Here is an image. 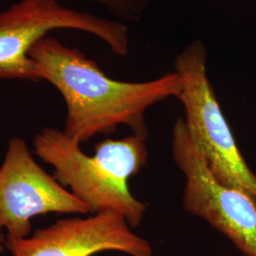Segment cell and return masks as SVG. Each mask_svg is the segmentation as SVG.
Instances as JSON below:
<instances>
[{
	"label": "cell",
	"mask_w": 256,
	"mask_h": 256,
	"mask_svg": "<svg viewBox=\"0 0 256 256\" xmlns=\"http://www.w3.org/2000/svg\"><path fill=\"white\" fill-rule=\"evenodd\" d=\"M50 212L90 210L37 164L23 140L12 138L0 167V234L6 229L7 239L28 238L30 220Z\"/></svg>",
	"instance_id": "obj_6"
},
{
	"label": "cell",
	"mask_w": 256,
	"mask_h": 256,
	"mask_svg": "<svg viewBox=\"0 0 256 256\" xmlns=\"http://www.w3.org/2000/svg\"><path fill=\"white\" fill-rule=\"evenodd\" d=\"M106 7L115 16L124 21L138 22L146 10L149 0H84Z\"/></svg>",
	"instance_id": "obj_8"
},
{
	"label": "cell",
	"mask_w": 256,
	"mask_h": 256,
	"mask_svg": "<svg viewBox=\"0 0 256 256\" xmlns=\"http://www.w3.org/2000/svg\"><path fill=\"white\" fill-rule=\"evenodd\" d=\"M174 68L182 84L178 99L184 108V122L210 173L256 203V174L241 154L212 88L206 46L194 40L178 55Z\"/></svg>",
	"instance_id": "obj_3"
},
{
	"label": "cell",
	"mask_w": 256,
	"mask_h": 256,
	"mask_svg": "<svg viewBox=\"0 0 256 256\" xmlns=\"http://www.w3.org/2000/svg\"><path fill=\"white\" fill-rule=\"evenodd\" d=\"M12 256H92L116 250L131 256H152L150 243L134 234L126 218L115 212L57 220L30 238L6 239Z\"/></svg>",
	"instance_id": "obj_7"
},
{
	"label": "cell",
	"mask_w": 256,
	"mask_h": 256,
	"mask_svg": "<svg viewBox=\"0 0 256 256\" xmlns=\"http://www.w3.org/2000/svg\"><path fill=\"white\" fill-rule=\"evenodd\" d=\"M41 80L58 90L66 106L64 134L81 144L97 134H110L120 124L147 138L146 112L171 97H178L182 79L176 72L148 82L113 80L81 50L45 37L30 50Z\"/></svg>",
	"instance_id": "obj_1"
},
{
	"label": "cell",
	"mask_w": 256,
	"mask_h": 256,
	"mask_svg": "<svg viewBox=\"0 0 256 256\" xmlns=\"http://www.w3.org/2000/svg\"><path fill=\"white\" fill-rule=\"evenodd\" d=\"M5 238L4 236H2V234H0V252L3 250V248H4V244H5Z\"/></svg>",
	"instance_id": "obj_9"
},
{
	"label": "cell",
	"mask_w": 256,
	"mask_h": 256,
	"mask_svg": "<svg viewBox=\"0 0 256 256\" xmlns=\"http://www.w3.org/2000/svg\"><path fill=\"white\" fill-rule=\"evenodd\" d=\"M146 137L133 134L120 140H104L92 156L64 131L46 128L34 138L36 153L54 167V178L68 186L90 212H115L137 227L146 210L128 188V180L146 164Z\"/></svg>",
	"instance_id": "obj_2"
},
{
	"label": "cell",
	"mask_w": 256,
	"mask_h": 256,
	"mask_svg": "<svg viewBox=\"0 0 256 256\" xmlns=\"http://www.w3.org/2000/svg\"><path fill=\"white\" fill-rule=\"evenodd\" d=\"M61 28L99 37L119 56L129 52L124 22L66 8L59 0H20L0 12V79L41 80L30 50L50 32Z\"/></svg>",
	"instance_id": "obj_4"
},
{
	"label": "cell",
	"mask_w": 256,
	"mask_h": 256,
	"mask_svg": "<svg viewBox=\"0 0 256 256\" xmlns=\"http://www.w3.org/2000/svg\"><path fill=\"white\" fill-rule=\"evenodd\" d=\"M174 162L185 176L183 207L220 230L245 256H256V203L220 182L196 146L183 119L173 130Z\"/></svg>",
	"instance_id": "obj_5"
}]
</instances>
